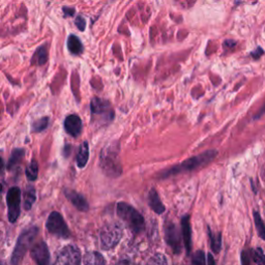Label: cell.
Here are the masks:
<instances>
[{"label": "cell", "mask_w": 265, "mask_h": 265, "mask_svg": "<svg viewBox=\"0 0 265 265\" xmlns=\"http://www.w3.org/2000/svg\"><path fill=\"white\" fill-rule=\"evenodd\" d=\"M62 12H63V15H64L65 18L73 17V16L75 15V13H76L75 9H73V8H68V7H63V8H62Z\"/></svg>", "instance_id": "obj_30"}, {"label": "cell", "mask_w": 265, "mask_h": 265, "mask_svg": "<svg viewBox=\"0 0 265 265\" xmlns=\"http://www.w3.org/2000/svg\"><path fill=\"white\" fill-rule=\"evenodd\" d=\"M146 265H168L167 259L162 254L154 255L146 263Z\"/></svg>", "instance_id": "obj_26"}, {"label": "cell", "mask_w": 265, "mask_h": 265, "mask_svg": "<svg viewBox=\"0 0 265 265\" xmlns=\"http://www.w3.org/2000/svg\"><path fill=\"white\" fill-rule=\"evenodd\" d=\"M254 260L257 265H265V254L261 249L254 251Z\"/></svg>", "instance_id": "obj_28"}, {"label": "cell", "mask_w": 265, "mask_h": 265, "mask_svg": "<svg viewBox=\"0 0 265 265\" xmlns=\"http://www.w3.org/2000/svg\"><path fill=\"white\" fill-rule=\"evenodd\" d=\"M148 202H149V205L150 207L159 215H162L164 212H165V206L164 204L162 203L161 199L157 193V191L155 188L150 190L149 192V195H148Z\"/></svg>", "instance_id": "obj_15"}, {"label": "cell", "mask_w": 265, "mask_h": 265, "mask_svg": "<svg viewBox=\"0 0 265 265\" xmlns=\"http://www.w3.org/2000/svg\"><path fill=\"white\" fill-rule=\"evenodd\" d=\"M254 221H255L256 229H257V232H258L259 236L263 240H265V224L263 223L260 215L257 212H254Z\"/></svg>", "instance_id": "obj_24"}, {"label": "cell", "mask_w": 265, "mask_h": 265, "mask_svg": "<svg viewBox=\"0 0 265 265\" xmlns=\"http://www.w3.org/2000/svg\"><path fill=\"white\" fill-rule=\"evenodd\" d=\"M209 234L211 237V242H212V249L215 253H219L222 247V237L220 233H213L211 229H209Z\"/></svg>", "instance_id": "obj_23"}, {"label": "cell", "mask_w": 265, "mask_h": 265, "mask_svg": "<svg viewBox=\"0 0 265 265\" xmlns=\"http://www.w3.org/2000/svg\"><path fill=\"white\" fill-rule=\"evenodd\" d=\"M64 128L68 134H70L73 137H78L82 131V120L81 118L76 115L72 114L69 115L64 120Z\"/></svg>", "instance_id": "obj_13"}, {"label": "cell", "mask_w": 265, "mask_h": 265, "mask_svg": "<svg viewBox=\"0 0 265 265\" xmlns=\"http://www.w3.org/2000/svg\"><path fill=\"white\" fill-rule=\"evenodd\" d=\"M46 227L51 234L61 238H69L71 235L68 225L64 222L62 216L57 212H53L49 216L46 223Z\"/></svg>", "instance_id": "obj_7"}, {"label": "cell", "mask_w": 265, "mask_h": 265, "mask_svg": "<svg viewBox=\"0 0 265 265\" xmlns=\"http://www.w3.org/2000/svg\"><path fill=\"white\" fill-rule=\"evenodd\" d=\"M2 192H3V184L0 183V193H2Z\"/></svg>", "instance_id": "obj_35"}, {"label": "cell", "mask_w": 265, "mask_h": 265, "mask_svg": "<svg viewBox=\"0 0 265 265\" xmlns=\"http://www.w3.org/2000/svg\"><path fill=\"white\" fill-rule=\"evenodd\" d=\"M117 215L132 233L139 234L144 230L145 224L142 215L125 202L117 204Z\"/></svg>", "instance_id": "obj_2"}, {"label": "cell", "mask_w": 265, "mask_h": 265, "mask_svg": "<svg viewBox=\"0 0 265 265\" xmlns=\"http://www.w3.org/2000/svg\"><path fill=\"white\" fill-rule=\"evenodd\" d=\"M166 241L171 247L175 254H179L181 251V239L176 226L173 223H168L165 227Z\"/></svg>", "instance_id": "obj_10"}, {"label": "cell", "mask_w": 265, "mask_h": 265, "mask_svg": "<svg viewBox=\"0 0 265 265\" xmlns=\"http://www.w3.org/2000/svg\"><path fill=\"white\" fill-rule=\"evenodd\" d=\"M123 234V226L118 222L110 223L103 227L100 235L101 247L103 250H111L120 241Z\"/></svg>", "instance_id": "obj_5"}, {"label": "cell", "mask_w": 265, "mask_h": 265, "mask_svg": "<svg viewBox=\"0 0 265 265\" xmlns=\"http://www.w3.org/2000/svg\"><path fill=\"white\" fill-rule=\"evenodd\" d=\"M84 265H106V261L100 253L89 252L84 256Z\"/></svg>", "instance_id": "obj_19"}, {"label": "cell", "mask_w": 265, "mask_h": 265, "mask_svg": "<svg viewBox=\"0 0 265 265\" xmlns=\"http://www.w3.org/2000/svg\"><path fill=\"white\" fill-rule=\"evenodd\" d=\"M4 167H5V162L4 160L2 159V157H0V172H2L4 170Z\"/></svg>", "instance_id": "obj_34"}, {"label": "cell", "mask_w": 265, "mask_h": 265, "mask_svg": "<svg viewBox=\"0 0 265 265\" xmlns=\"http://www.w3.org/2000/svg\"><path fill=\"white\" fill-rule=\"evenodd\" d=\"M0 265H3V264H2V263H0Z\"/></svg>", "instance_id": "obj_36"}, {"label": "cell", "mask_w": 265, "mask_h": 265, "mask_svg": "<svg viewBox=\"0 0 265 265\" xmlns=\"http://www.w3.org/2000/svg\"><path fill=\"white\" fill-rule=\"evenodd\" d=\"M23 157H24V150L23 149H21V148L14 149L13 153H12V156L10 158L9 164H8V169L9 170L13 169L16 165H18L21 162Z\"/></svg>", "instance_id": "obj_21"}, {"label": "cell", "mask_w": 265, "mask_h": 265, "mask_svg": "<svg viewBox=\"0 0 265 265\" xmlns=\"http://www.w3.org/2000/svg\"><path fill=\"white\" fill-rule=\"evenodd\" d=\"M100 165L103 172L107 176L115 178L122 173V166L119 159L118 148L115 145H110L102 150Z\"/></svg>", "instance_id": "obj_1"}, {"label": "cell", "mask_w": 265, "mask_h": 265, "mask_svg": "<svg viewBox=\"0 0 265 265\" xmlns=\"http://www.w3.org/2000/svg\"><path fill=\"white\" fill-rule=\"evenodd\" d=\"M48 60V48L47 46H41L36 49L32 56L31 63L37 65H44Z\"/></svg>", "instance_id": "obj_18"}, {"label": "cell", "mask_w": 265, "mask_h": 265, "mask_svg": "<svg viewBox=\"0 0 265 265\" xmlns=\"http://www.w3.org/2000/svg\"><path fill=\"white\" fill-rule=\"evenodd\" d=\"M31 257L37 265L50 264V252L48 245L44 241H40L31 249Z\"/></svg>", "instance_id": "obj_11"}, {"label": "cell", "mask_w": 265, "mask_h": 265, "mask_svg": "<svg viewBox=\"0 0 265 265\" xmlns=\"http://www.w3.org/2000/svg\"><path fill=\"white\" fill-rule=\"evenodd\" d=\"M193 265H206L205 255L202 251H197L193 256Z\"/></svg>", "instance_id": "obj_27"}, {"label": "cell", "mask_w": 265, "mask_h": 265, "mask_svg": "<svg viewBox=\"0 0 265 265\" xmlns=\"http://www.w3.org/2000/svg\"><path fill=\"white\" fill-rule=\"evenodd\" d=\"M37 175H39V164L35 160H32V162L29 164L26 170L27 179L30 181H34L37 179Z\"/></svg>", "instance_id": "obj_22"}, {"label": "cell", "mask_w": 265, "mask_h": 265, "mask_svg": "<svg viewBox=\"0 0 265 265\" xmlns=\"http://www.w3.org/2000/svg\"><path fill=\"white\" fill-rule=\"evenodd\" d=\"M241 265H250V254L247 251L241 254Z\"/></svg>", "instance_id": "obj_31"}, {"label": "cell", "mask_w": 265, "mask_h": 265, "mask_svg": "<svg viewBox=\"0 0 265 265\" xmlns=\"http://www.w3.org/2000/svg\"><path fill=\"white\" fill-rule=\"evenodd\" d=\"M81 253L76 245H66L58 254L54 265H80Z\"/></svg>", "instance_id": "obj_8"}, {"label": "cell", "mask_w": 265, "mask_h": 265, "mask_svg": "<svg viewBox=\"0 0 265 265\" xmlns=\"http://www.w3.org/2000/svg\"><path fill=\"white\" fill-rule=\"evenodd\" d=\"M75 24H76L77 28H78L79 30H81V31H84L85 28H86V20H85L82 16H80V15L76 18Z\"/></svg>", "instance_id": "obj_29"}, {"label": "cell", "mask_w": 265, "mask_h": 265, "mask_svg": "<svg viewBox=\"0 0 265 265\" xmlns=\"http://www.w3.org/2000/svg\"><path fill=\"white\" fill-rule=\"evenodd\" d=\"M89 159V146L87 142H83L79 148V153L77 156V165L79 168H84Z\"/></svg>", "instance_id": "obj_17"}, {"label": "cell", "mask_w": 265, "mask_h": 265, "mask_svg": "<svg viewBox=\"0 0 265 265\" xmlns=\"http://www.w3.org/2000/svg\"><path fill=\"white\" fill-rule=\"evenodd\" d=\"M20 202L21 191L19 187H12L7 195V203L9 210V220L11 223H15L20 216Z\"/></svg>", "instance_id": "obj_9"}, {"label": "cell", "mask_w": 265, "mask_h": 265, "mask_svg": "<svg viewBox=\"0 0 265 265\" xmlns=\"http://www.w3.org/2000/svg\"><path fill=\"white\" fill-rule=\"evenodd\" d=\"M207 260H209L207 261V265H216V261H215V259H214L212 254L207 255Z\"/></svg>", "instance_id": "obj_32"}, {"label": "cell", "mask_w": 265, "mask_h": 265, "mask_svg": "<svg viewBox=\"0 0 265 265\" xmlns=\"http://www.w3.org/2000/svg\"><path fill=\"white\" fill-rule=\"evenodd\" d=\"M92 123L97 126L108 125L114 118V111L111 104L103 99L93 98L90 103Z\"/></svg>", "instance_id": "obj_3"}, {"label": "cell", "mask_w": 265, "mask_h": 265, "mask_svg": "<svg viewBox=\"0 0 265 265\" xmlns=\"http://www.w3.org/2000/svg\"><path fill=\"white\" fill-rule=\"evenodd\" d=\"M48 124H49V118L48 117H43V118L36 120L35 122H33V124H32V131L41 132L44 129L47 128Z\"/></svg>", "instance_id": "obj_25"}, {"label": "cell", "mask_w": 265, "mask_h": 265, "mask_svg": "<svg viewBox=\"0 0 265 265\" xmlns=\"http://www.w3.org/2000/svg\"><path fill=\"white\" fill-rule=\"evenodd\" d=\"M68 49L73 55H80L83 53L84 46L77 35L71 34L68 39Z\"/></svg>", "instance_id": "obj_16"}, {"label": "cell", "mask_w": 265, "mask_h": 265, "mask_svg": "<svg viewBox=\"0 0 265 265\" xmlns=\"http://www.w3.org/2000/svg\"><path fill=\"white\" fill-rule=\"evenodd\" d=\"M217 156V152L216 150H211V152H206L200 156L192 158L185 162H183L182 164H180L179 166H176L170 170H168L167 172L164 173L163 177H167L169 175H173L182 171H192L196 168L201 167L205 164H207L209 162H211L215 157Z\"/></svg>", "instance_id": "obj_6"}, {"label": "cell", "mask_w": 265, "mask_h": 265, "mask_svg": "<svg viewBox=\"0 0 265 265\" xmlns=\"http://www.w3.org/2000/svg\"><path fill=\"white\" fill-rule=\"evenodd\" d=\"M37 233H39V228L37 227H31V228H28V229L24 230L20 234V236L18 238V241L16 243V247H15V250H14L13 255H12V259H11L12 265H19L20 264V262L24 258L25 254L27 253L28 249L31 247L32 242L34 241L35 236H36Z\"/></svg>", "instance_id": "obj_4"}, {"label": "cell", "mask_w": 265, "mask_h": 265, "mask_svg": "<svg viewBox=\"0 0 265 265\" xmlns=\"http://www.w3.org/2000/svg\"><path fill=\"white\" fill-rule=\"evenodd\" d=\"M181 231H182V239L184 242V247L186 249V252L190 253L192 249V230H191L188 216H184L181 219Z\"/></svg>", "instance_id": "obj_14"}, {"label": "cell", "mask_w": 265, "mask_h": 265, "mask_svg": "<svg viewBox=\"0 0 265 265\" xmlns=\"http://www.w3.org/2000/svg\"><path fill=\"white\" fill-rule=\"evenodd\" d=\"M116 265H131V264H130V262H129V261H127V260H123V261H119Z\"/></svg>", "instance_id": "obj_33"}, {"label": "cell", "mask_w": 265, "mask_h": 265, "mask_svg": "<svg viewBox=\"0 0 265 265\" xmlns=\"http://www.w3.org/2000/svg\"><path fill=\"white\" fill-rule=\"evenodd\" d=\"M64 195L66 199L80 212H87L89 210L88 202L86 201V199L79 193H77L74 190L71 188H65L64 190Z\"/></svg>", "instance_id": "obj_12"}, {"label": "cell", "mask_w": 265, "mask_h": 265, "mask_svg": "<svg viewBox=\"0 0 265 265\" xmlns=\"http://www.w3.org/2000/svg\"><path fill=\"white\" fill-rule=\"evenodd\" d=\"M36 199L35 195V190L33 186H28L25 191L24 194V210L25 211H30L34 201Z\"/></svg>", "instance_id": "obj_20"}]
</instances>
